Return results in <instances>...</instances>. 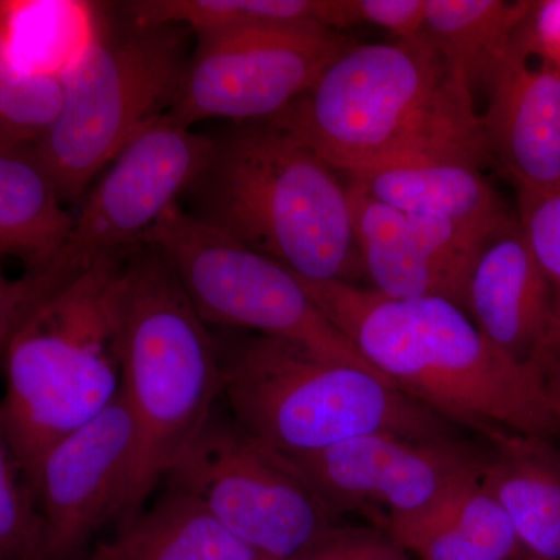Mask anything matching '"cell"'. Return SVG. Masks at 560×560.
<instances>
[{
	"mask_svg": "<svg viewBox=\"0 0 560 560\" xmlns=\"http://www.w3.org/2000/svg\"><path fill=\"white\" fill-rule=\"evenodd\" d=\"M267 121L345 175L415 160L490 162L474 95L423 33L353 43Z\"/></svg>",
	"mask_w": 560,
	"mask_h": 560,
	"instance_id": "1",
	"label": "cell"
},
{
	"mask_svg": "<svg viewBox=\"0 0 560 560\" xmlns=\"http://www.w3.org/2000/svg\"><path fill=\"white\" fill-rule=\"evenodd\" d=\"M300 280L383 378L442 419L485 434L510 431L548 440L558 433L544 378L500 352L453 302Z\"/></svg>",
	"mask_w": 560,
	"mask_h": 560,
	"instance_id": "2",
	"label": "cell"
},
{
	"mask_svg": "<svg viewBox=\"0 0 560 560\" xmlns=\"http://www.w3.org/2000/svg\"><path fill=\"white\" fill-rule=\"evenodd\" d=\"M120 394L135 445L117 506L121 526L145 510L213 418L221 396L219 346L171 264L145 243L127 253Z\"/></svg>",
	"mask_w": 560,
	"mask_h": 560,
	"instance_id": "3",
	"label": "cell"
},
{
	"mask_svg": "<svg viewBox=\"0 0 560 560\" xmlns=\"http://www.w3.org/2000/svg\"><path fill=\"white\" fill-rule=\"evenodd\" d=\"M315 151L270 121L232 132L191 184L209 226L279 261L301 279H366L348 186Z\"/></svg>",
	"mask_w": 560,
	"mask_h": 560,
	"instance_id": "4",
	"label": "cell"
},
{
	"mask_svg": "<svg viewBox=\"0 0 560 560\" xmlns=\"http://www.w3.org/2000/svg\"><path fill=\"white\" fill-rule=\"evenodd\" d=\"M128 249L43 298L3 348L0 429L28 486L51 445L120 394Z\"/></svg>",
	"mask_w": 560,
	"mask_h": 560,
	"instance_id": "5",
	"label": "cell"
},
{
	"mask_svg": "<svg viewBox=\"0 0 560 560\" xmlns=\"http://www.w3.org/2000/svg\"><path fill=\"white\" fill-rule=\"evenodd\" d=\"M215 338L221 396L235 423L282 455L372 433L448 438L445 419L375 372L264 335Z\"/></svg>",
	"mask_w": 560,
	"mask_h": 560,
	"instance_id": "6",
	"label": "cell"
},
{
	"mask_svg": "<svg viewBox=\"0 0 560 560\" xmlns=\"http://www.w3.org/2000/svg\"><path fill=\"white\" fill-rule=\"evenodd\" d=\"M189 28L138 27L97 38L61 77L62 106L27 147L62 201L83 197L98 173L171 109L189 65Z\"/></svg>",
	"mask_w": 560,
	"mask_h": 560,
	"instance_id": "7",
	"label": "cell"
},
{
	"mask_svg": "<svg viewBox=\"0 0 560 560\" xmlns=\"http://www.w3.org/2000/svg\"><path fill=\"white\" fill-rule=\"evenodd\" d=\"M140 243L160 250L171 264L209 327L253 330L293 342L320 359L378 374L319 311L293 271L209 226L178 202Z\"/></svg>",
	"mask_w": 560,
	"mask_h": 560,
	"instance_id": "8",
	"label": "cell"
},
{
	"mask_svg": "<svg viewBox=\"0 0 560 560\" xmlns=\"http://www.w3.org/2000/svg\"><path fill=\"white\" fill-rule=\"evenodd\" d=\"M165 480L197 497L217 521L272 560H298L335 515L290 460L237 423L212 418Z\"/></svg>",
	"mask_w": 560,
	"mask_h": 560,
	"instance_id": "9",
	"label": "cell"
},
{
	"mask_svg": "<svg viewBox=\"0 0 560 560\" xmlns=\"http://www.w3.org/2000/svg\"><path fill=\"white\" fill-rule=\"evenodd\" d=\"M352 44L318 25L198 33L197 49L164 116L184 128L217 117L275 119Z\"/></svg>",
	"mask_w": 560,
	"mask_h": 560,
	"instance_id": "10",
	"label": "cell"
},
{
	"mask_svg": "<svg viewBox=\"0 0 560 560\" xmlns=\"http://www.w3.org/2000/svg\"><path fill=\"white\" fill-rule=\"evenodd\" d=\"M283 456L335 517L364 512L381 528L422 510L480 463L448 438L396 433L363 434L323 451Z\"/></svg>",
	"mask_w": 560,
	"mask_h": 560,
	"instance_id": "11",
	"label": "cell"
},
{
	"mask_svg": "<svg viewBox=\"0 0 560 560\" xmlns=\"http://www.w3.org/2000/svg\"><path fill=\"white\" fill-rule=\"evenodd\" d=\"M132 445L130 411L119 394L46 452L31 482L46 560H84L95 534L116 521Z\"/></svg>",
	"mask_w": 560,
	"mask_h": 560,
	"instance_id": "12",
	"label": "cell"
},
{
	"mask_svg": "<svg viewBox=\"0 0 560 560\" xmlns=\"http://www.w3.org/2000/svg\"><path fill=\"white\" fill-rule=\"evenodd\" d=\"M464 311L486 340L545 381L558 327L555 290L518 219L482 242L467 278Z\"/></svg>",
	"mask_w": 560,
	"mask_h": 560,
	"instance_id": "13",
	"label": "cell"
},
{
	"mask_svg": "<svg viewBox=\"0 0 560 560\" xmlns=\"http://www.w3.org/2000/svg\"><path fill=\"white\" fill-rule=\"evenodd\" d=\"M489 161L521 191L560 183V77L511 49L485 90Z\"/></svg>",
	"mask_w": 560,
	"mask_h": 560,
	"instance_id": "14",
	"label": "cell"
},
{
	"mask_svg": "<svg viewBox=\"0 0 560 560\" xmlns=\"http://www.w3.org/2000/svg\"><path fill=\"white\" fill-rule=\"evenodd\" d=\"M478 467L460 475L422 510L382 530L419 560H521L506 512L482 485Z\"/></svg>",
	"mask_w": 560,
	"mask_h": 560,
	"instance_id": "15",
	"label": "cell"
},
{
	"mask_svg": "<svg viewBox=\"0 0 560 560\" xmlns=\"http://www.w3.org/2000/svg\"><path fill=\"white\" fill-rule=\"evenodd\" d=\"M480 480L506 512L523 560H560V456L548 440L490 431Z\"/></svg>",
	"mask_w": 560,
	"mask_h": 560,
	"instance_id": "16",
	"label": "cell"
},
{
	"mask_svg": "<svg viewBox=\"0 0 560 560\" xmlns=\"http://www.w3.org/2000/svg\"><path fill=\"white\" fill-rule=\"evenodd\" d=\"M353 232L372 290L389 298H441L464 311L466 293L407 212L348 184ZM466 312V311H464Z\"/></svg>",
	"mask_w": 560,
	"mask_h": 560,
	"instance_id": "17",
	"label": "cell"
},
{
	"mask_svg": "<svg viewBox=\"0 0 560 560\" xmlns=\"http://www.w3.org/2000/svg\"><path fill=\"white\" fill-rule=\"evenodd\" d=\"M375 200L418 215L441 217L489 235L514 219L481 167L455 160H415L346 175Z\"/></svg>",
	"mask_w": 560,
	"mask_h": 560,
	"instance_id": "18",
	"label": "cell"
},
{
	"mask_svg": "<svg viewBox=\"0 0 560 560\" xmlns=\"http://www.w3.org/2000/svg\"><path fill=\"white\" fill-rule=\"evenodd\" d=\"M88 560H272L238 539L197 497L168 489Z\"/></svg>",
	"mask_w": 560,
	"mask_h": 560,
	"instance_id": "19",
	"label": "cell"
},
{
	"mask_svg": "<svg viewBox=\"0 0 560 560\" xmlns=\"http://www.w3.org/2000/svg\"><path fill=\"white\" fill-rule=\"evenodd\" d=\"M529 3L506 0H427L423 35L463 77L471 95L485 92L512 49Z\"/></svg>",
	"mask_w": 560,
	"mask_h": 560,
	"instance_id": "20",
	"label": "cell"
},
{
	"mask_svg": "<svg viewBox=\"0 0 560 560\" xmlns=\"http://www.w3.org/2000/svg\"><path fill=\"white\" fill-rule=\"evenodd\" d=\"M54 183L27 147L0 149V257L36 267L54 256L72 226Z\"/></svg>",
	"mask_w": 560,
	"mask_h": 560,
	"instance_id": "21",
	"label": "cell"
},
{
	"mask_svg": "<svg viewBox=\"0 0 560 560\" xmlns=\"http://www.w3.org/2000/svg\"><path fill=\"white\" fill-rule=\"evenodd\" d=\"M94 7L79 0L0 2V35L11 60L33 75L61 79L98 35Z\"/></svg>",
	"mask_w": 560,
	"mask_h": 560,
	"instance_id": "22",
	"label": "cell"
},
{
	"mask_svg": "<svg viewBox=\"0 0 560 560\" xmlns=\"http://www.w3.org/2000/svg\"><path fill=\"white\" fill-rule=\"evenodd\" d=\"M138 27L179 24L197 33L248 28H342L341 0H140L125 3Z\"/></svg>",
	"mask_w": 560,
	"mask_h": 560,
	"instance_id": "23",
	"label": "cell"
},
{
	"mask_svg": "<svg viewBox=\"0 0 560 560\" xmlns=\"http://www.w3.org/2000/svg\"><path fill=\"white\" fill-rule=\"evenodd\" d=\"M62 97L61 79L18 68L0 35V125L5 142L0 149L35 142L57 119Z\"/></svg>",
	"mask_w": 560,
	"mask_h": 560,
	"instance_id": "24",
	"label": "cell"
},
{
	"mask_svg": "<svg viewBox=\"0 0 560 560\" xmlns=\"http://www.w3.org/2000/svg\"><path fill=\"white\" fill-rule=\"evenodd\" d=\"M0 560H46L38 508L0 429Z\"/></svg>",
	"mask_w": 560,
	"mask_h": 560,
	"instance_id": "25",
	"label": "cell"
},
{
	"mask_svg": "<svg viewBox=\"0 0 560 560\" xmlns=\"http://www.w3.org/2000/svg\"><path fill=\"white\" fill-rule=\"evenodd\" d=\"M518 212L522 230L555 290L556 345L560 341V183L544 190L521 191Z\"/></svg>",
	"mask_w": 560,
	"mask_h": 560,
	"instance_id": "26",
	"label": "cell"
},
{
	"mask_svg": "<svg viewBox=\"0 0 560 560\" xmlns=\"http://www.w3.org/2000/svg\"><path fill=\"white\" fill-rule=\"evenodd\" d=\"M427 0H342L345 28L371 24L385 28L396 40H410L423 33Z\"/></svg>",
	"mask_w": 560,
	"mask_h": 560,
	"instance_id": "27",
	"label": "cell"
},
{
	"mask_svg": "<svg viewBox=\"0 0 560 560\" xmlns=\"http://www.w3.org/2000/svg\"><path fill=\"white\" fill-rule=\"evenodd\" d=\"M512 49L560 77V0L529 3Z\"/></svg>",
	"mask_w": 560,
	"mask_h": 560,
	"instance_id": "28",
	"label": "cell"
},
{
	"mask_svg": "<svg viewBox=\"0 0 560 560\" xmlns=\"http://www.w3.org/2000/svg\"><path fill=\"white\" fill-rule=\"evenodd\" d=\"M298 560H410L385 530L334 528Z\"/></svg>",
	"mask_w": 560,
	"mask_h": 560,
	"instance_id": "29",
	"label": "cell"
},
{
	"mask_svg": "<svg viewBox=\"0 0 560 560\" xmlns=\"http://www.w3.org/2000/svg\"><path fill=\"white\" fill-rule=\"evenodd\" d=\"M35 302V285L27 272L21 279H9L0 270V360L7 341Z\"/></svg>",
	"mask_w": 560,
	"mask_h": 560,
	"instance_id": "30",
	"label": "cell"
},
{
	"mask_svg": "<svg viewBox=\"0 0 560 560\" xmlns=\"http://www.w3.org/2000/svg\"><path fill=\"white\" fill-rule=\"evenodd\" d=\"M545 386H547L552 411H555L560 431V341L552 346L550 360H548L547 370H545Z\"/></svg>",
	"mask_w": 560,
	"mask_h": 560,
	"instance_id": "31",
	"label": "cell"
}]
</instances>
